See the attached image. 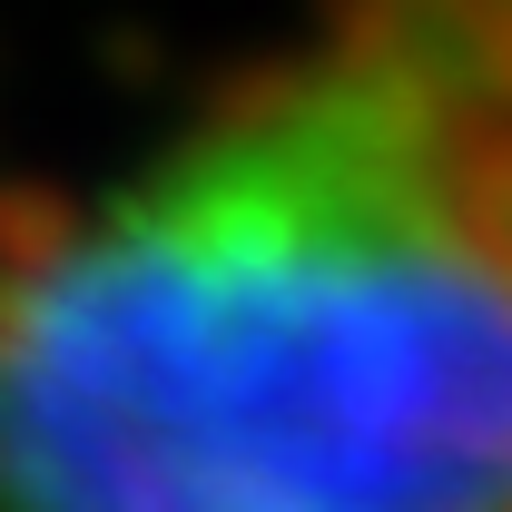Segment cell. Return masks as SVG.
<instances>
[{"label": "cell", "mask_w": 512, "mask_h": 512, "mask_svg": "<svg viewBox=\"0 0 512 512\" xmlns=\"http://www.w3.org/2000/svg\"><path fill=\"white\" fill-rule=\"evenodd\" d=\"M0 512H512V227L453 89L296 69L0 306Z\"/></svg>", "instance_id": "6da1fadb"}, {"label": "cell", "mask_w": 512, "mask_h": 512, "mask_svg": "<svg viewBox=\"0 0 512 512\" xmlns=\"http://www.w3.org/2000/svg\"><path fill=\"white\" fill-rule=\"evenodd\" d=\"M69 237H79V207L60 188H0V306L20 286H40L69 256Z\"/></svg>", "instance_id": "7a4b0ae2"}]
</instances>
